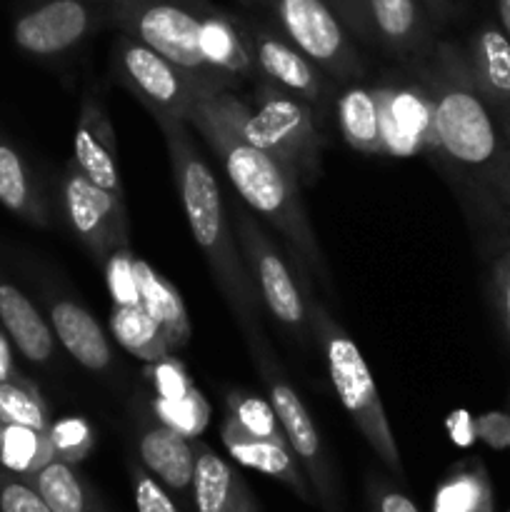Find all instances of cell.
<instances>
[{
	"label": "cell",
	"mask_w": 510,
	"mask_h": 512,
	"mask_svg": "<svg viewBox=\"0 0 510 512\" xmlns=\"http://www.w3.org/2000/svg\"><path fill=\"white\" fill-rule=\"evenodd\" d=\"M155 420L190 440H198L210 423V405L198 388L180 400L153 398Z\"/></svg>",
	"instance_id": "cell-33"
},
{
	"label": "cell",
	"mask_w": 510,
	"mask_h": 512,
	"mask_svg": "<svg viewBox=\"0 0 510 512\" xmlns=\"http://www.w3.org/2000/svg\"><path fill=\"white\" fill-rule=\"evenodd\" d=\"M375 100L383 155L410 158L420 150H438L435 108L425 85H380Z\"/></svg>",
	"instance_id": "cell-12"
},
{
	"label": "cell",
	"mask_w": 510,
	"mask_h": 512,
	"mask_svg": "<svg viewBox=\"0 0 510 512\" xmlns=\"http://www.w3.org/2000/svg\"><path fill=\"white\" fill-rule=\"evenodd\" d=\"M145 378L153 385L155 398L163 400H180L195 388L188 370L173 355H165V358L155 360V363H145Z\"/></svg>",
	"instance_id": "cell-36"
},
{
	"label": "cell",
	"mask_w": 510,
	"mask_h": 512,
	"mask_svg": "<svg viewBox=\"0 0 510 512\" xmlns=\"http://www.w3.org/2000/svg\"><path fill=\"white\" fill-rule=\"evenodd\" d=\"M105 283H108L113 305L135 308L140 305V285L135 273V253L130 245H120L105 258Z\"/></svg>",
	"instance_id": "cell-35"
},
{
	"label": "cell",
	"mask_w": 510,
	"mask_h": 512,
	"mask_svg": "<svg viewBox=\"0 0 510 512\" xmlns=\"http://www.w3.org/2000/svg\"><path fill=\"white\" fill-rule=\"evenodd\" d=\"M328 5L335 10V15L343 20L345 28L353 30V33L360 35V38H373V35H370L365 0H328Z\"/></svg>",
	"instance_id": "cell-41"
},
{
	"label": "cell",
	"mask_w": 510,
	"mask_h": 512,
	"mask_svg": "<svg viewBox=\"0 0 510 512\" xmlns=\"http://www.w3.org/2000/svg\"><path fill=\"white\" fill-rule=\"evenodd\" d=\"M198 50L205 63L225 75H250L255 58L235 23L223 13H203L198 30Z\"/></svg>",
	"instance_id": "cell-24"
},
{
	"label": "cell",
	"mask_w": 510,
	"mask_h": 512,
	"mask_svg": "<svg viewBox=\"0 0 510 512\" xmlns=\"http://www.w3.org/2000/svg\"><path fill=\"white\" fill-rule=\"evenodd\" d=\"M18 370H15V363H13V350H10V343L8 338H5L3 333H0V383H5V380H13L18 378Z\"/></svg>",
	"instance_id": "cell-44"
},
{
	"label": "cell",
	"mask_w": 510,
	"mask_h": 512,
	"mask_svg": "<svg viewBox=\"0 0 510 512\" xmlns=\"http://www.w3.org/2000/svg\"><path fill=\"white\" fill-rule=\"evenodd\" d=\"M0 435H3V420H0Z\"/></svg>",
	"instance_id": "cell-47"
},
{
	"label": "cell",
	"mask_w": 510,
	"mask_h": 512,
	"mask_svg": "<svg viewBox=\"0 0 510 512\" xmlns=\"http://www.w3.org/2000/svg\"><path fill=\"white\" fill-rule=\"evenodd\" d=\"M93 28V10L83 0H45L25 10L13 25V40L23 53L60 55L75 48Z\"/></svg>",
	"instance_id": "cell-13"
},
{
	"label": "cell",
	"mask_w": 510,
	"mask_h": 512,
	"mask_svg": "<svg viewBox=\"0 0 510 512\" xmlns=\"http://www.w3.org/2000/svg\"><path fill=\"white\" fill-rule=\"evenodd\" d=\"M73 160L98 188H103L120 205H125L115 128L100 100L93 95H85L80 103L78 125H75L73 135Z\"/></svg>",
	"instance_id": "cell-14"
},
{
	"label": "cell",
	"mask_w": 510,
	"mask_h": 512,
	"mask_svg": "<svg viewBox=\"0 0 510 512\" xmlns=\"http://www.w3.org/2000/svg\"><path fill=\"white\" fill-rule=\"evenodd\" d=\"M498 15L500 25H503V33L510 38V0H498Z\"/></svg>",
	"instance_id": "cell-45"
},
{
	"label": "cell",
	"mask_w": 510,
	"mask_h": 512,
	"mask_svg": "<svg viewBox=\"0 0 510 512\" xmlns=\"http://www.w3.org/2000/svg\"><path fill=\"white\" fill-rule=\"evenodd\" d=\"M245 115L248 105L223 88L195 100L185 115V123L213 150L228 180L238 190V198L255 215L268 220L280 235H285L298 255L300 268H308L315 280L333 293V280L318 235L300 198V183L273 155L265 153L245 135Z\"/></svg>",
	"instance_id": "cell-1"
},
{
	"label": "cell",
	"mask_w": 510,
	"mask_h": 512,
	"mask_svg": "<svg viewBox=\"0 0 510 512\" xmlns=\"http://www.w3.org/2000/svg\"><path fill=\"white\" fill-rule=\"evenodd\" d=\"M448 433H450V440H453L455 445H460V448H468V445H473L475 440H478V435H475V420L470 418L465 410L450 413Z\"/></svg>",
	"instance_id": "cell-43"
},
{
	"label": "cell",
	"mask_w": 510,
	"mask_h": 512,
	"mask_svg": "<svg viewBox=\"0 0 510 512\" xmlns=\"http://www.w3.org/2000/svg\"><path fill=\"white\" fill-rule=\"evenodd\" d=\"M233 225L240 253H243L245 265H248L250 275H253L260 300L268 308V313L298 343L305 345L310 335L308 300H305L300 285L295 283L288 263L283 260L280 250L275 248L270 235L263 230V225L258 223L253 210L245 208V203L233 205Z\"/></svg>",
	"instance_id": "cell-8"
},
{
	"label": "cell",
	"mask_w": 510,
	"mask_h": 512,
	"mask_svg": "<svg viewBox=\"0 0 510 512\" xmlns=\"http://www.w3.org/2000/svg\"><path fill=\"white\" fill-rule=\"evenodd\" d=\"M370 35L400 55H420L430 45V20L423 0H365Z\"/></svg>",
	"instance_id": "cell-21"
},
{
	"label": "cell",
	"mask_w": 510,
	"mask_h": 512,
	"mask_svg": "<svg viewBox=\"0 0 510 512\" xmlns=\"http://www.w3.org/2000/svg\"><path fill=\"white\" fill-rule=\"evenodd\" d=\"M305 300H308L310 335L323 353L330 383H333L345 413L350 415L353 425L360 430L370 450L378 455L380 463L395 478H403L405 473L398 443H395L393 428H390L388 415L380 403L378 385H375L363 353L320 300L308 298V295H305Z\"/></svg>",
	"instance_id": "cell-4"
},
{
	"label": "cell",
	"mask_w": 510,
	"mask_h": 512,
	"mask_svg": "<svg viewBox=\"0 0 510 512\" xmlns=\"http://www.w3.org/2000/svg\"><path fill=\"white\" fill-rule=\"evenodd\" d=\"M53 512H108L98 490L80 475L75 465L53 460L28 478Z\"/></svg>",
	"instance_id": "cell-25"
},
{
	"label": "cell",
	"mask_w": 510,
	"mask_h": 512,
	"mask_svg": "<svg viewBox=\"0 0 510 512\" xmlns=\"http://www.w3.org/2000/svg\"><path fill=\"white\" fill-rule=\"evenodd\" d=\"M248 45L253 48V58L258 68L280 88L290 90L305 103L318 105L323 100V80L315 65L300 53L288 40L278 38L265 28H255L250 33Z\"/></svg>",
	"instance_id": "cell-18"
},
{
	"label": "cell",
	"mask_w": 510,
	"mask_h": 512,
	"mask_svg": "<svg viewBox=\"0 0 510 512\" xmlns=\"http://www.w3.org/2000/svg\"><path fill=\"white\" fill-rule=\"evenodd\" d=\"M0 420L35 430L50 428L48 405L35 383H30L23 375L0 383Z\"/></svg>",
	"instance_id": "cell-31"
},
{
	"label": "cell",
	"mask_w": 510,
	"mask_h": 512,
	"mask_svg": "<svg viewBox=\"0 0 510 512\" xmlns=\"http://www.w3.org/2000/svg\"><path fill=\"white\" fill-rule=\"evenodd\" d=\"M285 38L313 65L338 80L360 73V60L348 28L328 0H270Z\"/></svg>",
	"instance_id": "cell-10"
},
{
	"label": "cell",
	"mask_w": 510,
	"mask_h": 512,
	"mask_svg": "<svg viewBox=\"0 0 510 512\" xmlns=\"http://www.w3.org/2000/svg\"><path fill=\"white\" fill-rule=\"evenodd\" d=\"M425 88L433 98L438 150L510 208V143L475 88L465 53L450 43L435 45Z\"/></svg>",
	"instance_id": "cell-3"
},
{
	"label": "cell",
	"mask_w": 510,
	"mask_h": 512,
	"mask_svg": "<svg viewBox=\"0 0 510 512\" xmlns=\"http://www.w3.org/2000/svg\"><path fill=\"white\" fill-rule=\"evenodd\" d=\"M468 58L470 75L493 110L495 120L500 123L503 133L510 130V38L503 33V28L488 23L473 35L470 40Z\"/></svg>",
	"instance_id": "cell-16"
},
{
	"label": "cell",
	"mask_w": 510,
	"mask_h": 512,
	"mask_svg": "<svg viewBox=\"0 0 510 512\" xmlns=\"http://www.w3.org/2000/svg\"><path fill=\"white\" fill-rule=\"evenodd\" d=\"M475 435L493 450L510 448V413H483L475 418Z\"/></svg>",
	"instance_id": "cell-40"
},
{
	"label": "cell",
	"mask_w": 510,
	"mask_h": 512,
	"mask_svg": "<svg viewBox=\"0 0 510 512\" xmlns=\"http://www.w3.org/2000/svg\"><path fill=\"white\" fill-rule=\"evenodd\" d=\"M110 333L118 340L120 348L128 350L133 358L143 360V363H155V360L173 353L163 330L140 305H135V308L113 305V310H110Z\"/></svg>",
	"instance_id": "cell-29"
},
{
	"label": "cell",
	"mask_w": 510,
	"mask_h": 512,
	"mask_svg": "<svg viewBox=\"0 0 510 512\" xmlns=\"http://www.w3.org/2000/svg\"><path fill=\"white\" fill-rule=\"evenodd\" d=\"M505 138H508V143H510V130H508V133H505Z\"/></svg>",
	"instance_id": "cell-48"
},
{
	"label": "cell",
	"mask_w": 510,
	"mask_h": 512,
	"mask_svg": "<svg viewBox=\"0 0 510 512\" xmlns=\"http://www.w3.org/2000/svg\"><path fill=\"white\" fill-rule=\"evenodd\" d=\"M493 280H495V298H498L500 315H503V325L505 330H508V338H510V250L498 260V263H495Z\"/></svg>",
	"instance_id": "cell-42"
},
{
	"label": "cell",
	"mask_w": 510,
	"mask_h": 512,
	"mask_svg": "<svg viewBox=\"0 0 510 512\" xmlns=\"http://www.w3.org/2000/svg\"><path fill=\"white\" fill-rule=\"evenodd\" d=\"M158 123L168 148L173 183L180 195L185 220L198 243L220 295L228 303L235 323L245 340L263 335V300L253 283L243 253H240L235 230L230 228L228 213L223 205V193L215 173L195 145L193 128L185 120L165 113H150Z\"/></svg>",
	"instance_id": "cell-2"
},
{
	"label": "cell",
	"mask_w": 510,
	"mask_h": 512,
	"mask_svg": "<svg viewBox=\"0 0 510 512\" xmlns=\"http://www.w3.org/2000/svg\"><path fill=\"white\" fill-rule=\"evenodd\" d=\"M0 323L20 355L30 363L43 365L53 358L55 333L28 295L5 280H0Z\"/></svg>",
	"instance_id": "cell-22"
},
{
	"label": "cell",
	"mask_w": 510,
	"mask_h": 512,
	"mask_svg": "<svg viewBox=\"0 0 510 512\" xmlns=\"http://www.w3.org/2000/svg\"><path fill=\"white\" fill-rule=\"evenodd\" d=\"M365 493H368L370 512H420L408 495L380 478H368Z\"/></svg>",
	"instance_id": "cell-39"
},
{
	"label": "cell",
	"mask_w": 510,
	"mask_h": 512,
	"mask_svg": "<svg viewBox=\"0 0 510 512\" xmlns=\"http://www.w3.org/2000/svg\"><path fill=\"white\" fill-rule=\"evenodd\" d=\"M423 3L428 5L430 13H433V15H440V18H443V15L448 13V8H450L448 0H423Z\"/></svg>",
	"instance_id": "cell-46"
},
{
	"label": "cell",
	"mask_w": 510,
	"mask_h": 512,
	"mask_svg": "<svg viewBox=\"0 0 510 512\" xmlns=\"http://www.w3.org/2000/svg\"><path fill=\"white\" fill-rule=\"evenodd\" d=\"M135 273L140 285V308L158 323L168 340L170 350H180L190 340V318L183 298L170 280H165L158 270L143 258L135 255Z\"/></svg>",
	"instance_id": "cell-23"
},
{
	"label": "cell",
	"mask_w": 510,
	"mask_h": 512,
	"mask_svg": "<svg viewBox=\"0 0 510 512\" xmlns=\"http://www.w3.org/2000/svg\"><path fill=\"white\" fill-rule=\"evenodd\" d=\"M0 512H53L30 480L0 468Z\"/></svg>",
	"instance_id": "cell-38"
},
{
	"label": "cell",
	"mask_w": 510,
	"mask_h": 512,
	"mask_svg": "<svg viewBox=\"0 0 510 512\" xmlns=\"http://www.w3.org/2000/svg\"><path fill=\"white\" fill-rule=\"evenodd\" d=\"M53 445L48 430L25 428V425L3 423L0 435V468L20 478H33L35 473L53 463Z\"/></svg>",
	"instance_id": "cell-30"
},
{
	"label": "cell",
	"mask_w": 510,
	"mask_h": 512,
	"mask_svg": "<svg viewBox=\"0 0 510 512\" xmlns=\"http://www.w3.org/2000/svg\"><path fill=\"white\" fill-rule=\"evenodd\" d=\"M140 465L160 480L170 493L188 495L195 475V445L185 435L155 423L138 438Z\"/></svg>",
	"instance_id": "cell-19"
},
{
	"label": "cell",
	"mask_w": 510,
	"mask_h": 512,
	"mask_svg": "<svg viewBox=\"0 0 510 512\" xmlns=\"http://www.w3.org/2000/svg\"><path fill=\"white\" fill-rule=\"evenodd\" d=\"M128 475L138 512H180L175 500L170 498V490L155 475H150L143 465L130 463Z\"/></svg>",
	"instance_id": "cell-37"
},
{
	"label": "cell",
	"mask_w": 510,
	"mask_h": 512,
	"mask_svg": "<svg viewBox=\"0 0 510 512\" xmlns=\"http://www.w3.org/2000/svg\"><path fill=\"white\" fill-rule=\"evenodd\" d=\"M493 488L478 460L460 463L433 495V512H493Z\"/></svg>",
	"instance_id": "cell-28"
},
{
	"label": "cell",
	"mask_w": 510,
	"mask_h": 512,
	"mask_svg": "<svg viewBox=\"0 0 510 512\" xmlns=\"http://www.w3.org/2000/svg\"><path fill=\"white\" fill-rule=\"evenodd\" d=\"M63 208L73 233L100 265L115 248L130 245L125 205L98 188L73 158L63 170Z\"/></svg>",
	"instance_id": "cell-11"
},
{
	"label": "cell",
	"mask_w": 510,
	"mask_h": 512,
	"mask_svg": "<svg viewBox=\"0 0 510 512\" xmlns=\"http://www.w3.org/2000/svg\"><path fill=\"white\" fill-rule=\"evenodd\" d=\"M245 343H248L250 358L258 368L260 380L268 390V400L273 403L285 440H288L290 450H293L298 463L303 465L305 475H308L315 503L320 505L323 512H345L338 478H335L333 463H330L328 450H325L323 438H320L318 425H315L310 410L305 408L298 390L290 385L283 365L275 360L270 343L265 340V333L255 335Z\"/></svg>",
	"instance_id": "cell-5"
},
{
	"label": "cell",
	"mask_w": 510,
	"mask_h": 512,
	"mask_svg": "<svg viewBox=\"0 0 510 512\" xmlns=\"http://www.w3.org/2000/svg\"><path fill=\"white\" fill-rule=\"evenodd\" d=\"M508 512H510V510H508Z\"/></svg>",
	"instance_id": "cell-49"
},
{
	"label": "cell",
	"mask_w": 510,
	"mask_h": 512,
	"mask_svg": "<svg viewBox=\"0 0 510 512\" xmlns=\"http://www.w3.org/2000/svg\"><path fill=\"white\" fill-rule=\"evenodd\" d=\"M113 55L118 65V78L128 85L130 93L138 95L140 103L150 113H165L185 120L195 100L213 90H223L228 83V80L200 78V75L188 73L130 35H123L115 43Z\"/></svg>",
	"instance_id": "cell-9"
},
{
	"label": "cell",
	"mask_w": 510,
	"mask_h": 512,
	"mask_svg": "<svg viewBox=\"0 0 510 512\" xmlns=\"http://www.w3.org/2000/svg\"><path fill=\"white\" fill-rule=\"evenodd\" d=\"M220 440H223L225 450H228V455L235 463H240L243 468L258 470V473L268 475V478L280 480L303 503L315 505L308 475H305L303 465L298 463V458H295V453L285 440L255 438V435L245 433L228 415H225L223 425H220Z\"/></svg>",
	"instance_id": "cell-15"
},
{
	"label": "cell",
	"mask_w": 510,
	"mask_h": 512,
	"mask_svg": "<svg viewBox=\"0 0 510 512\" xmlns=\"http://www.w3.org/2000/svg\"><path fill=\"white\" fill-rule=\"evenodd\" d=\"M50 325L70 358L83 365L85 370L103 373L113 363V348L108 343V335L80 303L68 298L50 303Z\"/></svg>",
	"instance_id": "cell-20"
},
{
	"label": "cell",
	"mask_w": 510,
	"mask_h": 512,
	"mask_svg": "<svg viewBox=\"0 0 510 512\" xmlns=\"http://www.w3.org/2000/svg\"><path fill=\"white\" fill-rule=\"evenodd\" d=\"M338 125L350 148L368 155H383L375 90L350 85L338 100Z\"/></svg>",
	"instance_id": "cell-27"
},
{
	"label": "cell",
	"mask_w": 510,
	"mask_h": 512,
	"mask_svg": "<svg viewBox=\"0 0 510 512\" xmlns=\"http://www.w3.org/2000/svg\"><path fill=\"white\" fill-rule=\"evenodd\" d=\"M225 408H228V418H233L245 433L265 440H285L283 428H280L278 415H275L270 400L260 398V395L250 393V390L235 388L225 395Z\"/></svg>",
	"instance_id": "cell-32"
},
{
	"label": "cell",
	"mask_w": 510,
	"mask_h": 512,
	"mask_svg": "<svg viewBox=\"0 0 510 512\" xmlns=\"http://www.w3.org/2000/svg\"><path fill=\"white\" fill-rule=\"evenodd\" d=\"M0 205L28 223L40 228L48 225V210L23 155L3 138H0Z\"/></svg>",
	"instance_id": "cell-26"
},
{
	"label": "cell",
	"mask_w": 510,
	"mask_h": 512,
	"mask_svg": "<svg viewBox=\"0 0 510 512\" xmlns=\"http://www.w3.org/2000/svg\"><path fill=\"white\" fill-rule=\"evenodd\" d=\"M243 130L258 148L273 155L300 185L320 173V145L313 115L303 98L290 95L273 80L260 83L255 108H248Z\"/></svg>",
	"instance_id": "cell-6"
},
{
	"label": "cell",
	"mask_w": 510,
	"mask_h": 512,
	"mask_svg": "<svg viewBox=\"0 0 510 512\" xmlns=\"http://www.w3.org/2000/svg\"><path fill=\"white\" fill-rule=\"evenodd\" d=\"M203 13L193 0H115V23L125 35L153 48L170 63L200 78H220L198 50Z\"/></svg>",
	"instance_id": "cell-7"
},
{
	"label": "cell",
	"mask_w": 510,
	"mask_h": 512,
	"mask_svg": "<svg viewBox=\"0 0 510 512\" xmlns=\"http://www.w3.org/2000/svg\"><path fill=\"white\" fill-rule=\"evenodd\" d=\"M193 445L195 475L190 495L195 512H260L243 475L205 443L193 440Z\"/></svg>",
	"instance_id": "cell-17"
},
{
	"label": "cell",
	"mask_w": 510,
	"mask_h": 512,
	"mask_svg": "<svg viewBox=\"0 0 510 512\" xmlns=\"http://www.w3.org/2000/svg\"><path fill=\"white\" fill-rule=\"evenodd\" d=\"M50 445H53L55 460L78 465L93 453L95 448V428L83 415H65L50 423L48 428Z\"/></svg>",
	"instance_id": "cell-34"
}]
</instances>
